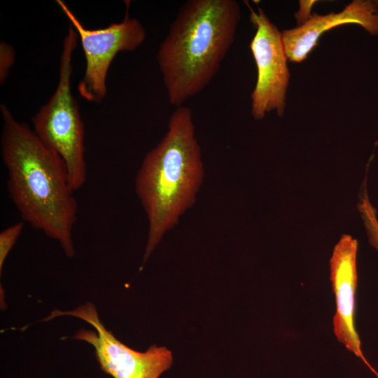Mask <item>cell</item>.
Masks as SVG:
<instances>
[{
  "label": "cell",
  "instance_id": "cell-1",
  "mask_svg": "<svg viewBox=\"0 0 378 378\" xmlns=\"http://www.w3.org/2000/svg\"><path fill=\"white\" fill-rule=\"evenodd\" d=\"M0 110L1 152L9 197L23 222L56 240L65 254L72 257L78 203L66 166L4 104Z\"/></svg>",
  "mask_w": 378,
  "mask_h": 378
},
{
  "label": "cell",
  "instance_id": "cell-2",
  "mask_svg": "<svg viewBox=\"0 0 378 378\" xmlns=\"http://www.w3.org/2000/svg\"><path fill=\"white\" fill-rule=\"evenodd\" d=\"M241 18L235 0H188L161 42L157 61L169 103L201 92L218 73Z\"/></svg>",
  "mask_w": 378,
  "mask_h": 378
},
{
  "label": "cell",
  "instance_id": "cell-3",
  "mask_svg": "<svg viewBox=\"0 0 378 378\" xmlns=\"http://www.w3.org/2000/svg\"><path fill=\"white\" fill-rule=\"evenodd\" d=\"M204 176L192 111L185 105L176 107L166 134L146 154L135 178L148 224L144 262L195 204Z\"/></svg>",
  "mask_w": 378,
  "mask_h": 378
},
{
  "label": "cell",
  "instance_id": "cell-4",
  "mask_svg": "<svg viewBox=\"0 0 378 378\" xmlns=\"http://www.w3.org/2000/svg\"><path fill=\"white\" fill-rule=\"evenodd\" d=\"M78 39L76 31L69 24L62 46L57 88L32 117L34 133L62 158L74 191L83 186L87 177L84 126L71 91L72 59Z\"/></svg>",
  "mask_w": 378,
  "mask_h": 378
},
{
  "label": "cell",
  "instance_id": "cell-5",
  "mask_svg": "<svg viewBox=\"0 0 378 378\" xmlns=\"http://www.w3.org/2000/svg\"><path fill=\"white\" fill-rule=\"evenodd\" d=\"M70 316L90 324L96 332L80 329L74 338L91 344L102 371L113 378H160L173 363L172 353L152 345L146 351H135L117 340L101 322L94 305L87 302L70 311L53 310L43 321Z\"/></svg>",
  "mask_w": 378,
  "mask_h": 378
},
{
  "label": "cell",
  "instance_id": "cell-6",
  "mask_svg": "<svg viewBox=\"0 0 378 378\" xmlns=\"http://www.w3.org/2000/svg\"><path fill=\"white\" fill-rule=\"evenodd\" d=\"M57 4L80 38L85 57V70L78 84L79 94L90 102L99 103L106 94V77L112 61L121 51H134L145 41L146 30L141 22L128 13L120 22L101 29L84 27L62 0Z\"/></svg>",
  "mask_w": 378,
  "mask_h": 378
},
{
  "label": "cell",
  "instance_id": "cell-7",
  "mask_svg": "<svg viewBox=\"0 0 378 378\" xmlns=\"http://www.w3.org/2000/svg\"><path fill=\"white\" fill-rule=\"evenodd\" d=\"M250 10V21L255 27L250 48L257 67V80L251 93V114L256 120L275 111L282 116L290 74L282 38V31L258 8Z\"/></svg>",
  "mask_w": 378,
  "mask_h": 378
},
{
  "label": "cell",
  "instance_id": "cell-8",
  "mask_svg": "<svg viewBox=\"0 0 378 378\" xmlns=\"http://www.w3.org/2000/svg\"><path fill=\"white\" fill-rule=\"evenodd\" d=\"M357 251V240L350 235L343 234L335 245L330 260V280L336 302L334 332L338 341L360 358L378 377V373L363 354L360 340L354 326Z\"/></svg>",
  "mask_w": 378,
  "mask_h": 378
},
{
  "label": "cell",
  "instance_id": "cell-9",
  "mask_svg": "<svg viewBox=\"0 0 378 378\" xmlns=\"http://www.w3.org/2000/svg\"><path fill=\"white\" fill-rule=\"evenodd\" d=\"M347 24L359 25L371 36H378V0H354L338 13H314L304 24L283 30V43L288 60L304 61L324 32Z\"/></svg>",
  "mask_w": 378,
  "mask_h": 378
},
{
  "label": "cell",
  "instance_id": "cell-10",
  "mask_svg": "<svg viewBox=\"0 0 378 378\" xmlns=\"http://www.w3.org/2000/svg\"><path fill=\"white\" fill-rule=\"evenodd\" d=\"M363 186L358 208L363 218L370 244L378 251V219L376 209L371 204L368 195L366 178Z\"/></svg>",
  "mask_w": 378,
  "mask_h": 378
},
{
  "label": "cell",
  "instance_id": "cell-11",
  "mask_svg": "<svg viewBox=\"0 0 378 378\" xmlns=\"http://www.w3.org/2000/svg\"><path fill=\"white\" fill-rule=\"evenodd\" d=\"M24 222H18L0 232V272L4 262L22 233Z\"/></svg>",
  "mask_w": 378,
  "mask_h": 378
},
{
  "label": "cell",
  "instance_id": "cell-12",
  "mask_svg": "<svg viewBox=\"0 0 378 378\" xmlns=\"http://www.w3.org/2000/svg\"><path fill=\"white\" fill-rule=\"evenodd\" d=\"M15 59V50L12 46L1 41L0 43V83L6 80Z\"/></svg>",
  "mask_w": 378,
  "mask_h": 378
},
{
  "label": "cell",
  "instance_id": "cell-13",
  "mask_svg": "<svg viewBox=\"0 0 378 378\" xmlns=\"http://www.w3.org/2000/svg\"><path fill=\"white\" fill-rule=\"evenodd\" d=\"M314 2V1H300V10L295 14L298 23L300 24V25L306 22L312 16V15H310V10Z\"/></svg>",
  "mask_w": 378,
  "mask_h": 378
}]
</instances>
